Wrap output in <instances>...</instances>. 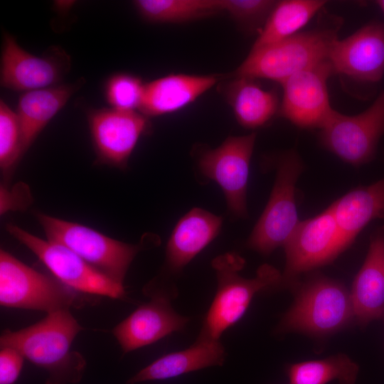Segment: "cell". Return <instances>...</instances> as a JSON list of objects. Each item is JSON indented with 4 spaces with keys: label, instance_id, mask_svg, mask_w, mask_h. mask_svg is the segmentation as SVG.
<instances>
[{
    "label": "cell",
    "instance_id": "obj_26",
    "mask_svg": "<svg viewBox=\"0 0 384 384\" xmlns=\"http://www.w3.org/2000/svg\"><path fill=\"white\" fill-rule=\"evenodd\" d=\"M141 16L158 23H182L222 12L219 0H137Z\"/></svg>",
    "mask_w": 384,
    "mask_h": 384
},
{
    "label": "cell",
    "instance_id": "obj_25",
    "mask_svg": "<svg viewBox=\"0 0 384 384\" xmlns=\"http://www.w3.org/2000/svg\"><path fill=\"white\" fill-rule=\"evenodd\" d=\"M358 366L345 354L290 365L287 369L289 384H355Z\"/></svg>",
    "mask_w": 384,
    "mask_h": 384
},
{
    "label": "cell",
    "instance_id": "obj_30",
    "mask_svg": "<svg viewBox=\"0 0 384 384\" xmlns=\"http://www.w3.org/2000/svg\"><path fill=\"white\" fill-rule=\"evenodd\" d=\"M25 358L16 349L1 347L0 384H14L18 379Z\"/></svg>",
    "mask_w": 384,
    "mask_h": 384
},
{
    "label": "cell",
    "instance_id": "obj_15",
    "mask_svg": "<svg viewBox=\"0 0 384 384\" xmlns=\"http://www.w3.org/2000/svg\"><path fill=\"white\" fill-rule=\"evenodd\" d=\"M332 75L327 59L284 81L280 114L299 128L321 129L334 110L327 88Z\"/></svg>",
    "mask_w": 384,
    "mask_h": 384
},
{
    "label": "cell",
    "instance_id": "obj_32",
    "mask_svg": "<svg viewBox=\"0 0 384 384\" xmlns=\"http://www.w3.org/2000/svg\"><path fill=\"white\" fill-rule=\"evenodd\" d=\"M375 4L378 6V7L380 9V10L384 14V0L376 1Z\"/></svg>",
    "mask_w": 384,
    "mask_h": 384
},
{
    "label": "cell",
    "instance_id": "obj_7",
    "mask_svg": "<svg viewBox=\"0 0 384 384\" xmlns=\"http://www.w3.org/2000/svg\"><path fill=\"white\" fill-rule=\"evenodd\" d=\"M276 165L270 198L247 241L250 248L262 255L284 247L300 222L295 188L304 170L303 161L295 150H289L279 156Z\"/></svg>",
    "mask_w": 384,
    "mask_h": 384
},
{
    "label": "cell",
    "instance_id": "obj_5",
    "mask_svg": "<svg viewBox=\"0 0 384 384\" xmlns=\"http://www.w3.org/2000/svg\"><path fill=\"white\" fill-rule=\"evenodd\" d=\"M352 319L354 314L347 289L328 277L316 276L300 286L279 329L325 335L345 327Z\"/></svg>",
    "mask_w": 384,
    "mask_h": 384
},
{
    "label": "cell",
    "instance_id": "obj_1",
    "mask_svg": "<svg viewBox=\"0 0 384 384\" xmlns=\"http://www.w3.org/2000/svg\"><path fill=\"white\" fill-rule=\"evenodd\" d=\"M82 329L70 309H62L26 328L4 331L0 346L16 349L25 359L44 369L48 373L46 384H76L87 363L71 346Z\"/></svg>",
    "mask_w": 384,
    "mask_h": 384
},
{
    "label": "cell",
    "instance_id": "obj_12",
    "mask_svg": "<svg viewBox=\"0 0 384 384\" xmlns=\"http://www.w3.org/2000/svg\"><path fill=\"white\" fill-rule=\"evenodd\" d=\"M70 65V57L60 47L36 56L23 49L14 36L3 33L0 82L5 88L29 92L54 86Z\"/></svg>",
    "mask_w": 384,
    "mask_h": 384
},
{
    "label": "cell",
    "instance_id": "obj_9",
    "mask_svg": "<svg viewBox=\"0 0 384 384\" xmlns=\"http://www.w3.org/2000/svg\"><path fill=\"white\" fill-rule=\"evenodd\" d=\"M384 134V92L365 111L345 115L334 110L320 129L321 145L344 162L359 166L370 161Z\"/></svg>",
    "mask_w": 384,
    "mask_h": 384
},
{
    "label": "cell",
    "instance_id": "obj_23",
    "mask_svg": "<svg viewBox=\"0 0 384 384\" xmlns=\"http://www.w3.org/2000/svg\"><path fill=\"white\" fill-rule=\"evenodd\" d=\"M248 78H234L223 88L238 122L244 127L255 129L263 126L279 108L276 93L265 90Z\"/></svg>",
    "mask_w": 384,
    "mask_h": 384
},
{
    "label": "cell",
    "instance_id": "obj_28",
    "mask_svg": "<svg viewBox=\"0 0 384 384\" xmlns=\"http://www.w3.org/2000/svg\"><path fill=\"white\" fill-rule=\"evenodd\" d=\"M140 78L126 73L112 76L106 83L105 97L112 108L136 111L139 110L144 90Z\"/></svg>",
    "mask_w": 384,
    "mask_h": 384
},
{
    "label": "cell",
    "instance_id": "obj_27",
    "mask_svg": "<svg viewBox=\"0 0 384 384\" xmlns=\"http://www.w3.org/2000/svg\"><path fill=\"white\" fill-rule=\"evenodd\" d=\"M24 154L22 133L16 112L0 100V167L9 172Z\"/></svg>",
    "mask_w": 384,
    "mask_h": 384
},
{
    "label": "cell",
    "instance_id": "obj_16",
    "mask_svg": "<svg viewBox=\"0 0 384 384\" xmlns=\"http://www.w3.org/2000/svg\"><path fill=\"white\" fill-rule=\"evenodd\" d=\"M88 122L99 160L119 167L127 164L140 136L148 127L147 117L141 112L112 107L90 111Z\"/></svg>",
    "mask_w": 384,
    "mask_h": 384
},
{
    "label": "cell",
    "instance_id": "obj_6",
    "mask_svg": "<svg viewBox=\"0 0 384 384\" xmlns=\"http://www.w3.org/2000/svg\"><path fill=\"white\" fill-rule=\"evenodd\" d=\"M47 240L60 244L99 272L123 285L128 269L142 245L110 238L83 225L42 213L37 215Z\"/></svg>",
    "mask_w": 384,
    "mask_h": 384
},
{
    "label": "cell",
    "instance_id": "obj_18",
    "mask_svg": "<svg viewBox=\"0 0 384 384\" xmlns=\"http://www.w3.org/2000/svg\"><path fill=\"white\" fill-rule=\"evenodd\" d=\"M218 81L215 75L171 74L145 83L139 111L146 117L176 112L193 102Z\"/></svg>",
    "mask_w": 384,
    "mask_h": 384
},
{
    "label": "cell",
    "instance_id": "obj_8",
    "mask_svg": "<svg viewBox=\"0 0 384 384\" xmlns=\"http://www.w3.org/2000/svg\"><path fill=\"white\" fill-rule=\"evenodd\" d=\"M11 236L30 250L65 285L87 295L124 299V285L119 284L92 267L68 247L41 239L21 228L9 224Z\"/></svg>",
    "mask_w": 384,
    "mask_h": 384
},
{
    "label": "cell",
    "instance_id": "obj_22",
    "mask_svg": "<svg viewBox=\"0 0 384 384\" xmlns=\"http://www.w3.org/2000/svg\"><path fill=\"white\" fill-rule=\"evenodd\" d=\"M329 207L348 247L370 222L384 219V177L353 189Z\"/></svg>",
    "mask_w": 384,
    "mask_h": 384
},
{
    "label": "cell",
    "instance_id": "obj_17",
    "mask_svg": "<svg viewBox=\"0 0 384 384\" xmlns=\"http://www.w3.org/2000/svg\"><path fill=\"white\" fill-rule=\"evenodd\" d=\"M350 296L354 319L359 324L384 321V226L370 238L366 257L354 278Z\"/></svg>",
    "mask_w": 384,
    "mask_h": 384
},
{
    "label": "cell",
    "instance_id": "obj_24",
    "mask_svg": "<svg viewBox=\"0 0 384 384\" xmlns=\"http://www.w3.org/2000/svg\"><path fill=\"white\" fill-rule=\"evenodd\" d=\"M323 0L277 1L252 49L270 45L299 32L324 7Z\"/></svg>",
    "mask_w": 384,
    "mask_h": 384
},
{
    "label": "cell",
    "instance_id": "obj_3",
    "mask_svg": "<svg viewBox=\"0 0 384 384\" xmlns=\"http://www.w3.org/2000/svg\"><path fill=\"white\" fill-rule=\"evenodd\" d=\"M244 265L245 260L233 252L212 261L218 289L198 336L220 340L223 333L244 315L257 293L281 284L282 274L273 266L264 264L255 277L247 279L239 274Z\"/></svg>",
    "mask_w": 384,
    "mask_h": 384
},
{
    "label": "cell",
    "instance_id": "obj_13",
    "mask_svg": "<svg viewBox=\"0 0 384 384\" xmlns=\"http://www.w3.org/2000/svg\"><path fill=\"white\" fill-rule=\"evenodd\" d=\"M328 59L334 74L366 88L369 95L384 75V23L370 22L333 43Z\"/></svg>",
    "mask_w": 384,
    "mask_h": 384
},
{
    "label": "cell",
    "instance_id": "obj_14",
    "mask_svg": "<svg viewBox=\"0 0 384 384\" xmlns=\"http://www.w3.org/2000/svg\"><path fill=\"white\" fill-rule=\"evenodd\" d=\"M255 140V133L229 137L218 147L203 152L198 161L203 175L220 185L228 209L241 218L247 214L246 193Z\"/></svg>",
    "mask_w": 384,
    "mask_h": 384
},
{
    "label": "cell",
    "instance_id": "obj_20",
    "mask_svg": "<svg viewBox=\"0 0 384 384\" xmlns=\"http://www.w3.org/2000/svg\"><path fill=\"white\" fill-rule=\"evenodd\" d=\"M222 218L195 208L177 223L166 247L169 267L179 271L203 250L219 233Z\"/></svg>",
    "mask_w": 384,
    "mask_h": 384
},
{
    "label": "cell",
    "instance_id": "obj_10",
    "mask_svg": "<svg viewBox=\"0 0 384 384\" xmlns=\"http://www.w3.org/2000/svg\"><path fill=\"white\" fill-rule=\"evenodd\" d=\"M347 247L330 207L300 221L284 246L286 263L281 284H294L300 274L332 262Z\"/></svg>",
    "mask_w": 384,
    "mask_h": 384
},
{
    "label": "cell",
    "instance_id": "obj_4",
    "mask_svg": "<svg viewBox=\"0 0 384 384\" xmlns=\"http://www.w3.org/2000/svg\"><path fill=\"white\" fill-rule=\"evenodd\" d=\"M83 294L65 285L53 275L38 271L1 250L0 304L2 306L49 314L83 306L87 301Z\"/></svg>",
    "mask_w": 384,
    "mask_h": 384
},
{
    "label": "cell",
    "instance_id": "obj_19",
    "mask_svg": "<svg viewBox=\"0 0 384 384\" xmlns=\"http://www.w3.org/2000/svg\"><path fill=\"white\" fill-rule=\"evenodd\" d=\"M225 351L220 340L198 336L188 348L164 355L142 368L127 383L165 380L206 368L221 366Z\"/></svg>",
    "mask_w": 384,
    "mask_h": 384
},
{
    "label": "cell",
    "instance_id": "obj_29",
    "mask_svg": "<svg viewBox=\"0 0 384 384\" xmlns=\"http://www.w3.org/2000/svg\"><path fill=\"white\" fill-rule=\"evenodd\" d=\"M225 11L240 25L249 31L260 30L277 1L272 0H219Z\"/></svg>",
    "mask_w": 384,
    "mask_h": 384
},
{
    "label": "cell",
    "instance_id": "obj_11",
    "mask_svg": "<svg viewBox=\"0 0 384 384\" xmlns=\"http://www.w3.org/2000/svg\"><path fill=\"white\" fill-rule=\"evenodd\" d=\"M143 292L150 300L138 306L112 330L124 353L181 331L189 321L188 317L175 311L171 304L177 295L174 287L168 288L153 280L144 287Z\"/></svg>",
    "mask_w": 384,
    "mask_h": 384
},
{
    "label": "cell",
    "instance_id": "obj_31",
    "mask_svg": "<svg viewBox=\"0 0 384 384\" xmlns=\"http://www.w3.org/2000/svg\"><path fill=\"white\" fill-rule=\"evenodd\" d=\"M74 4V1H55L56 8L59 9L60 10H67L70 9L72 5Z\"/></svg>",
    "mask_w": 384,
    "mask_h": 384
},
{
    "label": "cell",
    "instance_id": "obj_2",
    "mask_svg": "<svg viewBox=\"0 0 384 384\" xmlns=\"http://www.w3.org/2000/svg\"><path fill=\"white\" fill-rule=\"evenodd\" d=\"M341 20L300 31L277 43L251 49L233 78H264L282 84L292 75L327 60L338 38Z\"/></svg>",
    "mask_w": 384,
    "mask_h": 384
},
{
    "label": "cell",
    "instance_id": "obj_21",
    "mask_svg": "<svg viewBox=\"0 0 384 384\" xmlns=\"http://www.w3.org/2000/svg\"><path fill=\"white\" fill-rule=\"evenodd\" d=\"M85 83L78 81L24 92L19 98L16 114L21 125L25 153L50 120Z\"/></svg>",
    "mask_w": 384,
    "mask_h": 384
}]
</instances>
